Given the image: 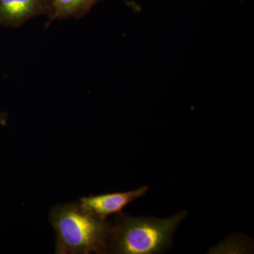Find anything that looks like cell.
Listing matches in <instances>:
<instances>
[{
  "instance_id": "6da1fadb",
  "label": "cell",
  "mask_w": 254,
  "mask_h": 254,
  "mask_svg": "<svg viewBox=\"0 0 254 254\" xmlns=\"http://www.w3.org/2000/svg\"><path fill=\"white\" fill-rule=\"evenodd\" d=\"M50 221L56 231L58 254H108L112 222L78 203L56 205Z\"/></svg>"
},
{
  "instance_id": "7a4b0ae2",
  "label": "cell",
  "mask_w": 254,
  "mask_h": 254,
  "mask_svg": "<svg viewBox=\"0 0 254 254\" xmlns=\"http://www.w3.org/2000/svg\"><path fill=\"white\" fill-rule=\"evenodd\" d=\"M187 212L168 219L131 217L118 213L112 222L108 254H156L168 250Z\"/></svg>"
},
{
  "instance_id": "3957f363",
  "label": "cell",
  "mask_w": 254,
  "mask_h": 254,
  "mask_svg": "<svg viewBox=\"0 0 254 254\" xmlns=\"http://www.w3.org/2000/svg\"><path fill=\"white\" fill-rule=\"evenodd\" d=\"M50 0H0V24L19 27L37 16L49 15Z\"/></svg>"
},
{
  "instance_id": "277c9868",
  "label": "cell",
  "mask_w": 254,
  "mask_h": 254,
  "mask_svg": "<svg viewBox=\"0 0 254 254\" xmlns=\"http://www.w3.org/2000/svg\"><path fill=\"white\" fill-rule=\"evenodd\" d=\"M148 190V187H143L130 191L85 196L80 199L79 203L92 213L107 218L113 214L121 213L127 205L146 194Z\"/></svg>"
},
{
  "instance_id": "5b68a950",
  "label": "cell",
  "mask_w": 254,
  "mask_h": 254,
  "mask_svg": "<svg viewBox=\"0 0 254 254\" xmlns=\"http://www.w3.org/2000/svg\"><path fill=\"white\" fill-rule=\"evenodd\" d=\"M100 0H50L51 11L48 26L58 19L81 18L86 16Z\"/></svg>"
},
{
  "instance_id": "8992f818",
  "label": "cell",
  "mask_w": 254,
  "mask_h": 254,
  "mask_svg": "<svg viewBox=\"0 0 254 254\" xmlns=\"http://www.w3.org/2000/svg\"><path fill=\"white\" fill-rule=\"evenodd\" d=\"M7 123V115L6 114L0 113V125L5 126Z\"/></svg>"
}]
</instances>
